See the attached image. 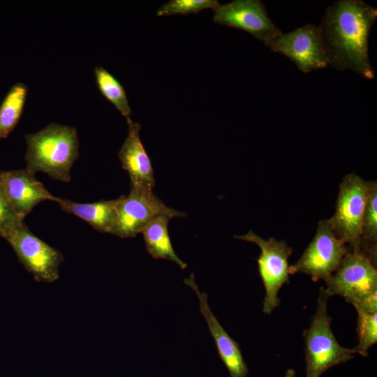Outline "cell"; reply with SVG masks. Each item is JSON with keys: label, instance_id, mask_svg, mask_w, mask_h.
Here are the masks:
<instances>
[{"label": "cell", "instance_id": "cell-1", "mask_svg": "<svg viewBox=\"0 0 377 377\" xmlns=\"http://www.w3.org/2000/svg\"><path fill=\"white\" fill-rule=\"evenodd\" d=\"M376 18L377 9L361 0H340L328 7L318 27L328 65L373 79L368 40Z\"/></svg>", "mask_w": 377, "mask_h": 377}, {"label": "cell", "instance_id": "cell-2", "mask_svg": "<svg viewBox=\"0 0 377 377\" xmlns=\"http://www.w3.org/2000/svg\"><path fill=\"white\" fill-rule=\"evenodd\" d=\"M26 170L46 173L63 182L71 180V168L79 156L77 132L73 126L52 123L25 135Z\"/></svg>", "mask_w": 377, "mask_h": 377}, {"label": "cell", "instance_id": "cell-3", "mask_svg": "<svg viewBox=\"0 0 377 377\" xmlns=\"http://www.w3.org/2000/svg\"><path fill=\"white\" fill-rule=\"evenodd\" d=\"M328 298L325 288L321 287L316 313L304 333L306 377H320L327 370L348 362L355 355L353 348L341 346L334 335L332 318L327 314Z\"/></svg>", "mask_w": 377, "mask_h": 377}, {"label": "cell", "instance_id": "cell-4", "mask_svg": "<svg viewBox=\"0 0 377 377\" xmlns=\"http://www.w3.org/2000/svg\"><path fill=\"white\" fill-rule=\"evenodd\" d=\"M325 291L330 297L339 295L354 307L377 295V269L359 249H350L337 269L325 281Z\"/></svg>", "mask_w": 377, "mask_h": 377}, {"label": "cell", "instance_id": "cell-5", "mask_svg": "<svg viewBox=\"0 0 377 377\" xmlns=\"http://www.w3.org/2000/svg\"><path fill=\"white\" fill-rule=\"evenodd\" d=\"M234 237L254 243L260 249L257 263L265 290L263 312L270 314L280 304L278 297L280 289L289 283L288 258L293 249L283 240H277L274 237L265 239L252 230L244 235H235Z\"/></svg>", "mask_w": 377, "mask_h": 377}, {"label": "cell", "instance_id": "cell-6", "mask_svg": "<svg viewBox=\"0 0 377 377\" xmlns=\"http://www.w3.org/2000/svg\"><path fill=\"white\" fill-rule=\"evenodd\" d=\"M12 246L19 262L38 282L51 283L59 278V267L64 256L21 223L2 236Z\"/></svg>", "mask_w": 377, "mask_h": 377}, {"label": "cell", "instance_id": "cell-7", "mask_svg": "<svg viewBox=\"0 0 377 377\" xmlns=\"http://www.w3.org/2000/svg\"><path fill=\"white\" fill-rule=\"evenodd\" d=\"M348 251L346 243L333 232L330 219L320 221L315 236L289 274L303 273L312 281H326L339 267Z\"/></svg>", "mask_w": 377, "mask_h": 377}, {"label": "cell", "instance_id": "cell-8", "mask_svg": "<svg viewBox=\"0 0 377 377\" xmlns=\"http://www.w3.org/2000/svg\"><path fill=\"white\" fill-rule=\"evenodd\" d=\"M367 191V182L355 173L346 175L339 185L335 213L330 221L335 235L350 249L360 246Z\"/></svg>", "mask_w": 377, "mask_h": 377}, {"label": "cell", "instance_id": "cell-9", "mask_svg": "<svg viewBox=\"0 0 377 377\" xmlns=\"http://www.w3.org/2000/svg\"><path fill=\"white\" fill-rule=\"evenodd\" d=\"M117 221L113 235L121 238L134 237L156 216L172 218L186 216L183 212L168 207L152 189L131 186L129 194L118 198Z\"/></svg>", "mask_w": 377, "mask_h": 377}, {"label": "cell", "instance_id": "cell-10", "mask_svg": "<svg viewBox=\"0 0 377 377\" xmlns=\"http://www.w3.org/2000/svg\"><path fill=\"white\" fill-rule=\"evenodd\" d=\"M214 22L246 31L268 45L282 33L259 0H235L214 10Z\"/></svg>", "mask_w": 377, "mask_h": 377}, {"label": "cell", "instance_id": "cell-11", "mask_svg": "<svg viewBox=\"0 0 377 377\" xmlns=\"http://www.w3.org/2000/svg\"><path fill=\"white\" fill-rule=\"evenodd\" d=\"M267 46L288 57L304 73L324 68L328 65L318 27L312 24L281 34Z\"/></svg>", "mask_w": 377, "mask_h": 377}, {"label": "cell", "instance_id": "cell-12", "mask_svg": "<svg viewBox=\"0 0 377 377\" xmlns=\"http://www.w3.org/2000/svg\"><path fill=\"white\" fill-rule=\"evenodd\" d=\"M0 188L13 211L23 220L38 203L57 199L26 169L0 172Z\"/></svg>", "mask_w": 377, "mask_h": 377}, {"label": "cell", "instance_id": "cell-13", "mask_svg": "<svg viewBox=\"0 0 377 377\" xmlns=\"http://www.w3.org/2000/svg\"><path fill=\"white\" fill-rule=\"evenodd\" d=\"M197 295L200 310L207 322L209 331L214 339L219 355L227 368L230 377H246L249 369L237 341L230 337L212 311L207 295L201 292L194 279V274L184 279Z\"/></svg>", "mask_w": 377, "mask_h": 377}, {"label": "cell", "instance_id": "cell-14", "mask_svg": "<svg viewBox=\"0 0 377 377\" xmlns=\"http://www.w3.org/2000/svg\"><path fill=\"white\" fill-rule=\"evenodd\" d=\"M128 126V135L118 152L121 166L129 175L131 186L153 189L154 170L140 137L141 126L133 121Z\"/></svg>", "mask_w": 377, "mask_h": 377}, {"label": "cell", "instance_id": "cell-15", "mask_svg": "<svg viewBox=\"0 0 377 377\" xmlns=\"http://www.w3.org/2000/svg\"><path fill=\"white\" fill-rule=\"evenodd\" d=\"M55 202L62 210L80 218L97 231L113 235L117 221L118 198L80 203L57 197Z\"/></svg>", "mask_w": 377, "mask_h": 377}, {"label": "cell", "instance_id": "cell-16", "mask_svg": "<svg viewBox=\"0 0 377 377\" xmlns=\"http://www.w3.org/2000/svg\"><path fill=\"white\" fill-rule=\"evenodd\" d=\"M171 219L166 214L157 215L147 223L141 233L146 249L154 258L168 260L185 269L187 265L176 254L169 236L168 224Z\"/></svg>", "mask_w": 377, "mask_h": 377}, {"label": "cell", "instance_id": "cell-17", "mask_svg": "<svg viewBox=\"0 0 377 377\" xmlns=\"http://www.w3.org/2000/svg\"><path fill=\"white\" fill-rule=\"evenodd\" d=\"M367 198L361 226L359 249L377 263V183L368 181Z\"/></svg>", "mask_w": 377, "mask_h": 377}, {"label": "cell", "instance_id": "cell-18", "mask_svg": "<svg viewBox=\"0 0 377 377\" xmlns=\"http://www.w3.org/2000/svg\"><path fill=\"white\" fill-rule=\"evenodd\" d=\"M28 89L22 82L13 85L0 104V139L6 138L17 125L24 108Z\"/></svg>", "mask_w": 377, "mask_h": 377}, {"label": "cell", "instance_id": "cell-19", "mask_svg": "<svg viewBox=\"0 0 377 377\" xmlns=\"http://www.w3.org/2000/svg\"><path fill=\"white\" fill-rule=\"evenodd\" d=\"M94 74L98 89L101 94L126 118L127 124L131 121V109L121 83L102 66H96Z\"/></svg>", "mask_w": 377, "mask_h": 377}, {"label": "cell", "instance_id": "cell-20", "mask_svg": "<svg viewBox=\"0 0 377 377\" xmlns=\"http://www.w3.org/2000/svg\"><path fill=\"white\" fill-rule=\"evenodd\" d=\"M356 311L358 343L353 350L355 354L367 357L370 348L377 342V313Z\"/></svg>", "mask_w": 377, "mask_h": 377}, {"label": "cell", "instance_id": "cell-21", "mask_svg": "<svg viewBox=\"0 0 377 377\" xmlns=\"http://www.w3.org/2000/svg\"><path fill=\"white\" fill-rule=\"evenodd\" d=\"M220 3L216 0H171L163 4L156 12L157 16L188 15L205 9H216Z\"/></svg>", "mask_w": 377, "mask_h": 377}, {"label": "cell", "instance_id": "cell-22", "mask_svg": "<svg viewBox=\"0 0 377 377\" xmlns=\"http://www.w3.org/2000/svg\"><path fill=\"white\" fill-rule=\"evenodd\" d=\"M24 222L12 209L0 188V236Z\"/></svg>", "mask_w": 377, "mask_h": 377}, {"label": "cell", "instance_id": "cell-23", "mask_svg": "<svg viewBox=\"0 0 377 377\" xmlns=\"http://www.w3.org/2000/svg\"><path fill=\"white\" fill-rule=\"evenodd\" d=\"M296 373L295 371L293 369H288L283 377H295Z\"/></svg>", "mask_w": 377, "mask_h": 377}]
</instances>
